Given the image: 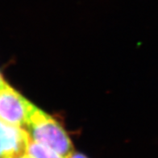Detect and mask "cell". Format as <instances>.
I'll return each mask as SVG.
<instances>
[{
	"label": "cell",
	"mask_w": 158,
	"mask_h": 158,
	"mask_svg": "<svg viewBox=\"0 0 158 158\" xmlns=\"http://www.w3.org/2000/svg\"><path fill=\"white\" fill-rule=\"evenodd\" d=\"M26 130L32 140L68 158L74 152L73 143L60 123L37 107L31 114Z\"/></svg>",
	"instance_id": "1"
},
{
	"label": "cell",
	"mask_w": 158,
	"mask_h": 158,
	"mask_svg": "<svg viewBox=\"0 0 158 158\" xmlns=\"http://www.w3.org/2000/svg\"><path fill=\"white\" fill-rule=\"evenodd\" d=\"M35 108L6 83L0 88V120L26 129Z\"/></svg>",
	"instance_id": "2"
},
{
	"label": "cell",
	"mask_w": 158,
	"mask_h": 158,
	"mask_svg": "<svg viewBox=\"0 0 158 158\" xmlns=\"http://www.w3.org/2000/svg\"><path fill=\"white\" fill-rule=\"evenodd\" d=\"M27 130L0 120V158H19L27 154Z\"/></svg>",
	"instance_id": "3"
},
{
	"label": "cell",
	"mask_w": 158,
	"mask_h": 158,
	"mask_svg": "<svg viewBox=\"0 0 158 158\" xmlns=\"http://www.w3.org/2000/svg\"><path fill=\"white\" fill-rule=\"evenodd\" d=\"M27 155L31 158H65L53 150L36 143L30 138Z\"/></svg>",
	"instance_id": "4"
},
{
	"label": "cell",
	"mask_w": 158,
	"mask_h": 158,
	"mask_svg": "<svg viewBox=\"0 0 158 158\" xmlns=\"http://www.w3.org/2000/svg\"><path fill=\"white\" fill-rule=\"evenodd\" d=\"M68 158H88L87 156L84 155L82 153H80V152H73V153L71 154L70 156H69Z\"/></svg>",
	"instance_id": "5"
},
{
	"label": "cell",
	"mask_w": 158,
	"mask_h": 158,
	"mask_svg": "<svg viewBox=\"0 0 158 158\" xmlns=\"http://www.w3.org/2000/svg\"><path fill=\"white\" fill-rule=\"evenodd\" d=\"M5 83H6V82H5V81H4V80H3V78H2V75L0 74V88L2 87V85H4Z\"/></svg>",
	"instance_id": "6"
},
{
	"label": "cell",
	"mask_w": 158,
	"mask_h": 158,
	"mask_svg": "<svg viewBox=\"0 0 158 158\" xmlns=\"http://www.w3.org/2000/svg\"><path fill=\"white\" fill-rule=\"evenodd\" d=\"M19 158H31V157H30V156H28V155H27H27H25V156H22V157H19Z\"/></svg>",
	"instance_id": "7"
}]
</instances>
